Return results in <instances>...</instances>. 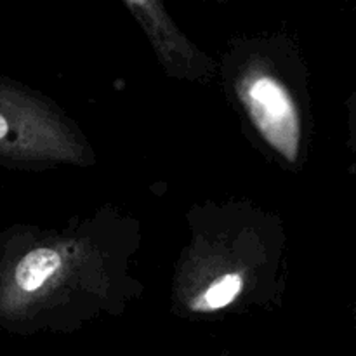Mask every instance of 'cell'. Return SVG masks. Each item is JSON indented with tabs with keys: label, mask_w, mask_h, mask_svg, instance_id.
Returning a JSON list of instances; mask_svg holds the SVG:
<instances>
[{
	"label": "cell",
	"mask_w": 356,
	"mask_h": 356,
	"mask_svg": "<svg viewBox=\"0 0 356 356\" xmlns=\"http://www.w3.org/2000/svg\"><path fill=\"white\" fill-rule=\"evenodd\" d=\"M238 94L261 136L294 162L301 145V120L287 89L266 73H252L240 80Z\"/></svg>",
	"instance_id": "6da1fadb"
},
{
	"label": "cell",
	"mask_w": 356,
	"mask_h": 356,
	"mask_svg": "<svg viewBox=\"0 0 356 356\" xmlns=\"http://www.w3.org/2000/svg\"><path fill=\"white\" fill-rule=\"evenodd\" d=\"M47 149L44 108L19 86L0 79V163L28 165L44 159Z\"/></svg>",
	"instance_id": "7a4b0ae2"
},
{
	"label": "cell",
	"mask_w": 356,
	"mask_h": 356,
	"mask_svg": "<svg viewBox=\"0 0 356 356\" xmlns=\"http://www.w3.org/2000/svg\"><path fill=\"white\" fill-rule=\"evenodd\" d=\"M243 282L240 275L229 273L216 280L214 284L209 285L207 291L202 296H198L191 305L193 312H216V309L226 308L232 305L238 294L242 292Z\"/></svg>",
	"instance_id": "3957f363"
}]
</instances>
